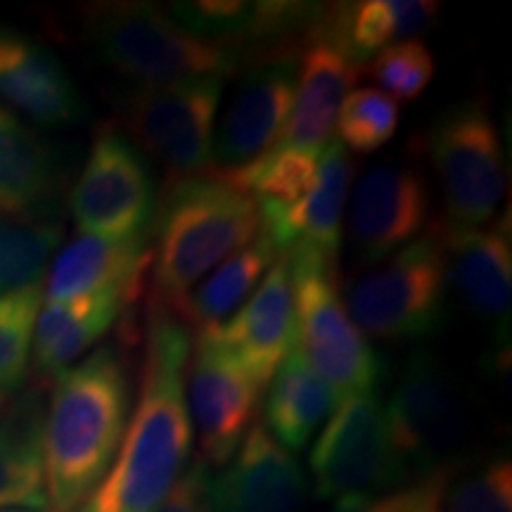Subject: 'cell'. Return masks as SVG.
<instances>
[{
	"label": "cell",
	"instance_id": "6da1fadb",
	"mask_svg": "<svg viewBox=\"0 0 512 512\" xmlns=\"http://www.w3.org/2000/svg\"><path fill=\"white\" fill-rule=\"evenodd\" d=\"M192 332L164 306H147L140 396L117 458L76 512H152L181 479L192 448L185 403Z\"/></svg>",
	"mask_w": 512,
	"mask_h": 512
},
{
	"label": "cell",
	"instance_id": "7a4b0ae2",
	"mask_svg": "<svg viewBox=\"0 0 512 512\" xmlns=\"http://www.w3.org/2000/svg\"><path fill=\"white\" fill-rule=\"evenodd\" d=\"M131 370L114 344L55 377L43 415L48 512H76L105 479L131 413Z\"/></svg>",
	"mask_w": 512,
	"mask_h": 512
},
{
	"label": "cell",
	"instance_id": "3957f363",
	"mask_svg": "<svg viewBox=\"0 0 512 512\" xmlns=\"http://www.w3.org/2000/svg\"><path fill=\"white\" fill-rule=\"evenodd\" d=\"M259 233V202L226 174L204 169L169 181L150 228V302L176 313L209 271Z\"/></svg>",
	"mask_w": 512,
	"mask_h": 512
},
{
	"label": "cell",
	"instance_id": "277c9868",
	"mask_svg": "<svg viewBox=\"0 0 512 512\" xmlns=\"http://www.w3.org/2000/svg\"><path fill=\"white\" fill-rule=\"evenodd\" d=\"M86 41L93 55L133 86L235 74L245 55L190 36L152 3H98L86 12Z\"/></svg>",
	"mask_w": 512,
	"mask_h": 512
},
{
	"label": "cell",
	"instance_id": "5b68a950",
	"mask_svg": "<svg viewBox=\"0 0 512 512\" xmlns=\"http://www.w3.org/2000/svg\"><path fill=\"white\" fill-rule=\"evenodd\" d=\"M448 268L434 226L347 287L351 320L382 342H422L444 323Z\"/></svg>",
	"mask_w": 512,
	"mask_h": 512
},
{
	"label": "cell",
	"instance_id": "8992f818",
	"mask_svg": "<svg viewBox=\"0 0 512 512\" xmlns=\"http://www.w3.org/2000/svg\"><path fill=\"white\" fill-rule=\"evenodd\" d=\"M287 261L294 283L297 349L306 363L330 384L337 399L375 394L384 380V361L344 306L337 266L311 256H287Z\"/></svg>",
	"mask_w": 512,
	"mask_h": 512
},
{
	"label": "cell",
	"instance_id": "52a82bcc",
	"mask_svg": "<svg viewBox=\"0 0 512 512\" xmlns=\"http://www.w3.org/2000/svg\"><path fill=\"white\" fill-rule=\"evenodd\" d=\"M425 147L444 197L446 226H486L505 195V164L484 102L463 100L441 112L427 128Z\"/></svg>",
	"mask_w": 512,
	"mask_h": 512
},
{
	"label": "cell",
	"instance_id": "ba28073f",
	"mask_svg": "<svg viewBox=\"0 0 512 512\" xmlns=\"http://www.w3.org/2000/svg\"><path fill=\"white\" fill-rule=\"evenodd\" d=\"M223 81V76H207L166 86H133L117 98L121 131L171 176L200 174L211 164Z\"/></svg>",
	"mask_w": 512,
	"mask_h": 512
},
{
	"label": "cell",
	"instance_id": "9c48e42d",
	"mask_svg": "<svg viewBox=\"0 0 512 512\" xmlns=\"http://www.w3.org/2000/svg\"><path fill=\"white\" fill-rule=\"evenodd\" d=\"M159 202L152 166L119 126L95 131L69 211L81 233L128 240L150 235Z\"/></svg>",
	"mask_w": 512,
	"mask_h": 512
},
{
	"label": "cell",
	"instance_id": "30bf717a",
	"mask_svg": "<svg viewBox=\"0 0 512 512\" xmlns=\"http://www.w3.org/2000/svg\"><path fill=\"white\" fill-rule=\"evenodd\" d=\"M311 475L320 498H366L399 489L411 477L394 453L377 394L342 399L313 444Z\"/></svg>",
	"mask_w": 512,
	"mask_h": 512
},
{
	"label": "cell",
	"instance_id": "8fae6325",
	"mask_svg": "<svg viewBox=\"0 0 512 512\" xmlns=\"http://www.w3.org/2000/svg\"><path fill=\"white\" fill-rule=\"evenodd\" d=\"M394 453L418 477L453 470L467 434L463 392L430 354H415L384 408Z\"/></svg>",
	"mask_w": 512,
	"mask_h": 512
},
{
	"label": "cell",
	"instance_id": "7c38bea8",
	"mask_svg": "<svg viewBox=\"0 0 512 512\" xmlns=\"http://www.w3.org/2000/svg\"><path fill=\"white\" fill-rule=\"evenodd\" d=\"M261 384L221 347L214 332H195L185 368V403L200 441V463L223 467L238 453L259 411Z\"/></svg>",
	"mask_w": 512,
	"mask_h": 512
},
{
	"label": "cell",
	"instance_id": "4fadbf2b",
	"mask_svg": "<svg viewBox=\"0 0 512 512\" xmlns=\"http://www.w3.org/2000/svg\"><path fill=\"white\" fill-rule=\"evenodd\" d=\"M297 83L299 53L261 57L247 64V72L214 131L209 169L235 174L264 157L283 133Z\"/></svg>",
	"mask_w": 512,
	"mask_h": 512
},
{
	"label": "cell",
	"instance_id": "5bb4252c",
	"mask_svg": "<svg viewBox=\"0 0 512 512\" xmlns=\"http://www.w3.org/2000/svg\"><path fill=\"white\" fill-rule=\"evenodd\" d=\"M430 221V188L418 166L382 159L363 171L349 202V240L361 264L377 266L418 240Z\"/></svg>",
	"mask_w": 512,
	"mask_h": 512
},
{
	"label": "cell",
	"instance_id": "9a60e30c",
	"mask_svg": "<svg viewBox=\"0 0 512 512\" xmlns=\"http://www.w3.org/2000/svg\"><path fill=\"white\" fill-rule=\"evenodd\" d=\"M351 183L347 147L332 138L318 157L313 188L290 207L259 204L261 233L280 254L311 256L337 266L344 233V207Z\"/></svg>",
	"mask_w": 512,
	"mask_h": 512
},
{
	"label": "cell",
	"instance_id": "2e32d148",
	"mask_svg": "<svg viewBox=\"0 0 512 512\" xmlns=\"http://www.w3.org/2000/svg\"><path fill=\"white\" fill-rule=\"evenodd\" d=\"M446 252L448 278L463 304L498 339L508 337L512 304V240L510 219L479 228H453L437 223Z\"/></svg>",
	"mask_w": 512,
	"mask_h": 512
},
{
	"label": "cell",
	"instance_id": "e0dca14e",
	"mask_svg": "<svg viewBox=\"0 0 512 512\" xmlns=\"http://www.w3.org/2000/svg\"><path fill=\"white\" fill-rule=\"evenodd\" d=\"M219 344L264 387L297 344L290 261L280 254L252 297L226 323L211 330Z\"/></svg>",
	"mask_w": 512,
	"mask_h": 512
},
{
	"label": "cell",
	"instance_id": "ac0fdd59",
	"mask_svg": "<svg viewBox=\"0 0 512 512\" xmlns=\"http://www.w3.org/2000/svg\"><path fill=\"white\" fill-rule=\"evenodd\" d=\"M0 105L38 126H69L83 98L55 53L24 31L0 24Z\"/></svg>",
	"mask_w": 512,
	"mask_h": 512
},
{
	"label": "cell",
	"instance_id": "d6986e66",
	"mask_svg": "<svg viewBox=\"0 0 512 512\" xmlns=\"http://www.w3.org/2000/svg\"><path fill=\"white\" fill-rule=\"evenodd\" d=\"M304 494L302 467L266 425H252L233 463L209 477L211 512H297Z\"/></svg>",
	"mask_w": 512,
	"mask_h": 512
},
{
	"label": "cell",
	"instance_id": "ffe728a7",
	"mask_svg": "<svg viewBox=\"0 0 512 512\" xmlns=\"http://www.w3.org/2000/svg\"><path fill=\"white\" fill-rule=\"evenodd\" d=\"M150 268V235L128 240L79 233L50 264L43 283L46 302H72L93 294H121L128 302L143 290Z\"/></svg>",
	"mask_w": 512,
	"mask_h": 512
},
{
	"label": "cell",
	"instance_id": "44dd1931",
	"mask_svg": "<svg viewBox=\"0 0 512 512\" xmlns=\"http://www.w3.org/2000/svg\"><path fill=\"white\" fill-rule=\"evenodd\" d=\"M361 67L335 46L309 38L299 60V83L290 117L273 147L320 155L330 143L339 107L356 86Z\"/></svg>",
	"mask_w": 512,
	"mask_h": 512
},
{
	"label": "cell",
	"instance_id": "7402d4cb",
	"mask_svg": "<svg viewBox=\"0 0 512 512\" xmlns=\"http://www.w3.org/2000/svg\"><path fill=\"white\" fill-rule=\"evenodd\" d=\"M62 162L34 128L0 105V216L60 219Z\"/></svg>",
	"mask_w": 512,
	"mask_h": 512
},
{
	"label": "cell",
	"instance_id": "603a6c76",
	"mask_svg": "<svg viewBox=\"0 0 512 512\" xmlns=\"http://www.w3.org/2000/svg\"><path fill=\"white\" fill-rule=\"evenodd\" d=\"M432 0H366L325 5L309 38L335 46L351 62L366 64L380 50L425 34L439 17Z\"/></svg>",
	"mask_w": 512,
	"mask_h": 512
},
{
	"label": "cell",
	"instance_id": "cb8c5ba5",
	"mask_svg": "<svg viewBox=\"0 0 512 512\" xmlns=\"http://www.w3.org/2000/svg\"><path fill=\"white\" fill-rule=\"evenodd\" d=\"M128 304L121 294H93L41 306L31 339V370L41 380H55L112 330Z\"/></svg>",
	"mask_w": 512,
	"mask_h": 512
},
{
	"label": "cell",
	"instance_id": "d4e9b609",
	"mask_svg": "<svg viewBox=\"0 0 512 512\" xmlns=\"http://www.w3.org/2000/svg\"><path fill=\"white\" fill-rule=\"evenodd\" d=\"M43 415L38 392H27L0 418V510L48 512Z\"/></svg>",
	"mask_w": 512,
	"mask_h": 512
},
{
	"label": "cell",
	"instance_id": "484cf974",
	"mask_svg": "<svg viewBox=\"0 0 512 512\" xmlns=\"http://www.w3.org/2000/svg\"><path fill=\"white\" fill-rule=\"evenodd\" d=\"M337 394L330 384L316 375L302 351L294 349L285 356L275 375L266 399V430L278 437L287 451H299L309 444L318 425L332 413Z\"/></svg>",
	"mask_w": 512,
	"mask_h": 512
},
{
	"label": "cell",
	"instance_id": "4316f807",
	"mask_svg": "<svg viewBox=\"0 0 512 512\" xmlns=\"http://www.w3.org/2000/svg\"><path fill=\"white\" fill-rule=\"evenodd\" d=\"M278 256L273 242L259 233L254 242L216 266L214 273L183 299L176 316L195 332L219 328L252 297Z\"/></svg>",
	"mask_w": 512,
	"mask_h": 512
},
{
	"label": "cell",
	"instance_id": "83f0119b",
	"mask_svg": "<svg viewBox=\"0 0 512 512\" xmlns=\"http://www.w3.org/2000/svg\"><path fill=\"white\" fill-rule=\"evenodd\" d=\"M62 233L60 219L0 216V297L41 283Z\"/></svg>",
	"mask_w": 512,
	"mask_h": 512
},
{
	"label": "cell",
	"instance_id": "f1b7e54d",
	"mask_svg": "<svg viewBox=\"0 0 512 512\" xmlns=\"http://www.w3.org/2000/svg\"><path fill=\"white\" fill-rule=\"evenodd\" d=\"M318 157L309 152L271 147L264 157L226 176L259 204L290 207L306 197V192L316 183Z\"/></svg>",
	"mask_w": 512,
	"mask_h": 512
},
{
	"label": "cell",
	"instance_id": "f546056e",
	"mask_svg": "<svg viewBox=\"0 0 512 512\" xmlns=\"http://www.w3.org/2000/svg\"><path fill=\"white\" fill-rule=\"evenodd\" d=\"M43 306V280L0 297V389L15 392L27 380L31 339Z\"/></svg>",
	"mask_w": 512,
	"mask_h": 512
},
{
	"label": "cell",
	"instance_id": "4dcf8cb0",
	"mask_svg": "<svg viewBox=\"0 0 512 512\" xmlns=\"http://www.w3.org/2000/svg\"><path fill=\"white\" fill-rule=\"evenodd\" d=\"M339 143L358 155H373L396 136L399 105L377 88H356L339 107Z\"/></svg>",
	"mask_w": 512,
	"mask_h": 512
},
{
	"label": "cell",
	"instance_id": "1f68e13d",
	"mask_svg": "<svg viewBox=\"0 0 512 512\" xmlns=\"http://www.w3.org/2000/svg\"><path fill=\"white\" fill-rule=\"evenodd\" d=\"M434 57L430 48L420 41L394 43L380 50L366 62V74L380 86V93L394 95L396 100L411 102L427 91L434 79Z\"/></svg>",
	"mask_w": 512,
	"mask_h": 512
},
{
	"label": "cell",
	"instance_id": "d6a6232c",
	"mask_svg": "<svg viewBox=\"0 0 512 512\" xmlns=\"http://www.w3.org/2000/svg\"><path fill=\"white\" fill-rule=\"evenodd\" d=\"M446 512H512V465L508 458H496L477 472L448 484Z\"/></svg>",
	"mask_w": 512,
	"mask_h": 512
},
{
	"label": "cell",
	"instance_id": "836d02e7",
	"mask_svg": "<svg viewBox=\"0 0 512 512\" xmlns=\"http://www.w3.org/2000/svg\"><path fill=\"white\" fill-rule=\"evenodd\" d=\"M453 470L434 472V475L418 477L411 484L387 491L382 496L366 498H344L332 512H411L425 505H441L444 494L451 484Z\"/></svg>",
	"mask_w": 512,
	"mask_h": 512
},
{
	"label": "cell",
	"instance_id": "e575fe53",
	"mask_svg": "<svg viewBox=\"0 0 512 512\" xmlns=\"http://www.w3.org/2000/svg\"><path fill=\"white\" fill-rule=\"evenodd\" d=\"M209 477V470L200 460L192 463L152 512H211Z\"/></svg>",
	"mask_w": 512,
	"mask_h": 512
},
{
	"label": "cell",
	"instance_id": "d590c367",
	"mask_svg": "<svg viewBox=\"0 0 512 512\" xmlns=\"http://www.w3.org/2000/svg\"><path fill=\"white\" fill-rule=\"evenodd\" d=\"M8 401H10V396H8V392H3V389H0V418H3L5 408H8Z\"/></svg>",
	"mask_w": 512,
	"mask_h": 512
},
{
	"label": "cell",
	"instance_id": "8d00e7d4",
	"mask_svg": "<svg viewBox=\"0 0 512 512\" xmlns=\"http://www.w3.org/2000/svg\"><path fill=\"white\" fill-rule=\"evenodd\" d=\"M411 512H444V505H425V508H418Z\"/></svg>",
	"mask_w": 512,
	"mask_h": 512
},
{
	"label": "cell",
	"instance_id": "74e56055",
	"mask_svg": "<svg viewBox=\"0 0 512 512\" xmlns=\"http://www.w3.org/2000/svg\"><path fill=\"white\" fill-rule=\"evenodd\" d=\"M0 512H41V510H0Z\"/></svg>",
	"mask_w": 512,
	"mask_h": 512
}]
</instances>
